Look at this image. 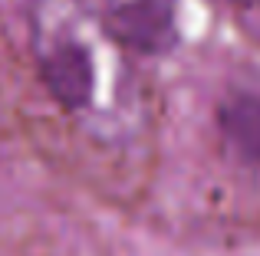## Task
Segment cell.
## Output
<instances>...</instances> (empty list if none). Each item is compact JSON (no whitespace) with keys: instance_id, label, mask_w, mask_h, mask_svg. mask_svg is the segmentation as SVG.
Segmentation results:
<instances>
[{"instance_id":"obj_1","label":"cell","mask_w":260,"mask_h":256,"mask_svg":"<svg viewBox=\"0 0 260 256\" xmlns=\"http://www.w3.org/2000/svg\"><path fill=\"white\" fill-rule=\"evenodd\" d=\"M106 33L132 53L158 56L178 43L175 0H102Z\"/></svg>"},{"instance_id":"obj_2","label":"cell","mask_w":260,"mask_h":256,"mask_svg":"<svg viewBox=\"0 0 260 256\" xmlns=\"http://www.w3.org/2000/svg\"><path fill=\"white\" fill-rule=\"evenodd\" d=\"M40 72L50 86L53 99L66 109H83L92 102L95 89V66L92 56L79 39L56 36L40 53Z\"/></svg>"},{"instance_id":"obj_3","label":"cell","mask_w":260,"mask_h":256,"mask_svg":"<svg viewBox=\"0 0 260 256\" xmlns=\"http://www.w3.org/2000/svg\"><path fill=\"white\" fill-rule=\"evenodd\" d=\"M217 128L237 158L260 164V92H231L217 109Z\"/></svg>"},{"instance_id":"obj_4","label":"cell","mask_w":260,"mask_h":256,"mask_svg":"<svg viewBox=\"0 0 260 256\" xmlns=\"http://www.w3.org/2000/svg\"><path fill=\"white\" fill-rule=\"evenodd\" d=\"M224 4H234V7H254L257 0H224Z\"/></svg>"}]
</instances>
